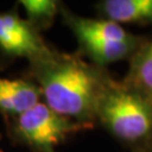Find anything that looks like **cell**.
Segmentation results:
<instances>
[{"label": "cell", "instance_id": "obj_1", "mask_svg": "<svg viewBox=\"0 0 152 152\" xmlns=\"http://www.w3.org/2000/svg\"><path fill=\"white\" fill-rule=\"evenodd\" d=\"M109 82L99 70L77 60L53 65L41 75L45 104L65 118L82 122L97 117L98 105Z\"/></svg>", "mask_w": 152, "mask_h": 152}, {"label": "cell", "instance_id": "obj_2", "mask_svg": "<svg viewBox=\"0 0 152 152\" xmlns=\"http://www.w3.org/2000/svg\"><path fill=\"white\" fill-rule=\"evenodd\" d=\"M97 117L118 140L152 145V97L126 83L110 81L104 91Z\"/></svg>", "mask_w": 152, "mask_h": 152}, {"label": "cell", "instance_id": "obj_3", "mask_svg": "<svg viewBox=\"0 0 152 152\" xmlns=\"http://www.w3.org/2000/svg\"><path fill=\"white\" fill-rule=\"evenodd\" d=\"M68 120L46 104L37 103L18 117V130L31 143L42 148L55 145L71 130Z\"/></svg>", "mask_w": 152, "mask_h": 152}, {"label": "cell", "instance_id": "obj_4", "mask_svg": "<svg viewBox=\"0 0 152 152\" xmlns=\"http://www.w3.org/2000/svg\"><path fill=\"white\" fill-rule=\"evenodd\" d=\"M0 48L9 54L25 56L38 55L45 51L27 24L9 14L0 15Z\"/></svg>", "mask_w": 152, "mask_h": 152}, {"label": "cell", "instance_id": "obj_5", "mask_svg": "<svg viewBox=\"0 0 152 152\" xmlns=\"http://www.w3.org/2000/svg\"><path fill=\"white\" fill-rule=\"evenodd\" d=\"M105 19L117 24L152 25V0H105L99 4Z\"/></svg>", "mask_w": 152, "mask_h": 152}, {"label": "cell", "instance_id": "obj_6", "mask_svg": "<svg viewBox=\"0 0 152 152\" xmlns=\"http://www.w3.org/2000/svg\"><path fill=\"white\" fill-rule=\"evenodd\" d=\"M72 28L79 42L86 39L108 41V42H127L136 38V35L129 33L122 25L109 19L76 18L72 19Z\"/></svg>", "mask_w": 152, "mask_h": 152}, {"label": "cell", "instance_id": "obj_7", "mask_svg": "<svg viewBox=\"0 0 152 152\" xmlns=\"http://www.w3.org/2000/svg\"><path fill=\"white\" fill-rule=\"evenodd\" d=\"M38 102V90L24 80L0 78V109L20 115Z\"/></svg>", "mask_w": 152, "mask_h": 152}, {"label": "cell", "instance_id": "obj_8", "mask_svg": "<svg viewBox=\"0 0 152 152\" xmlns=\"http://www.w3.org/2000/svg\"><path fill=\"white\" fill-rule=\"evenodd\" d=\"M125 83L152 97V38L147 39L131 58Z\"/></svg>", "mask_w": 152, "mask_h": 152}, {"label": "cell", "instance_id": "obj_9", "mask_svg": "<svg viewBox=\"0 0 152 152\" xmlns=\"http://www.w3.org/2000/svg\"><path fill=\"white\" fill-rule=\"evenodd\" d=\"M22 4L28 15L36 19L53 16L56 8L54 1L50 0H26Z\"/></svg>", "mask_w": 152, "mask_h": 152}, {"label": "cell", "instance_id": "obj_10", "mask_svg": "<svg viewBox=\"0 0 152 152\" xmlns=\"http://www.w3.org/2000/svg\"><path fill=\"white\" fill-rule=\"evenodd\" d=\"M137 152H152V145H148V147L140 148V150Z\"/></svg>", "mask_w": 152, "mask_h": 152}]
</instances>
